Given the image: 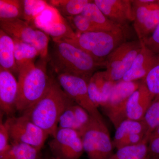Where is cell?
Returning a JSON list of instances; mask_svg holds the SVG:
<instances>
[{
	"instance_id": "cell-23",
	"label": "cell",
	"mask_w": 159,
	"mask_h": 159,
	"mask_svg": "<svg viewBox=\"0 0 159 159\" xmlns=\"http://www.w3.org/2000/svg\"><path fill=\"white\" fill-rule=\"evenodd\" d=\"M23 17V0H0V20Z\"/></svg>"
},
{
	"instance_id": "cell-22",
	"label": "cell",
	"mask_w": 159,
	"mask_h": 159,
	"mask_svg": "<svg viewBox=\"0 0 159 159\" xmlns=\"http://www.w3.org/2000/svg\"><path fill=\"white\" fill-rule=\"evenodd\" d=\"M148 145V142L144 141L139 145L122 147L108 159H147Z\"/></svg>"
},
{
	"instance_id": "cell-13",
	"label": "cell",
	"mask_w": 159,
	"mask_h": 159,
	"mask_svg": "<svg viewBox=\"0 0 159 159\" xmlns=\"http://www.w3.org/2000/svg\"><path fill=\"white\" fill-rule=\"evenodd\" d=\"M94 2L106 16L114 22L126 27L134 20L132 1L94 0Z\"/></svg>"
},
{
	"instance_id": "cell-24",
	"label": "cell",
	"mask_w": 159,
	"mask_h": 159,
	"mask_svg": "<svg viewBox=\"0 0 159 159\" xmlns=\"http://www.w3.org/2000/svg\"><path fill=\"white\" fill-rule=\"evenodd\" d=\"M143 121L146 127L145 138L148 142L151 134L159 126V95L154 98Z\"/></svg>"
},
{
	"instance_id": "cell-40",
	"label": "cell",
	"mask_w": 159,
	"mask_h": 159,
	"mask_svg": "<svg viewBox=\"0 0 159 159\" xmlns=\"http://www.w3.org/2000/svg\"></svg>"
},
{
	"instance_id": "cell-11",
	"label": "cell",
	"mask_w": 159,
	"mask_h": 159,
	"mask_svg": "<svg viewBox=\"0 0 159 159\" xmlns=\"http://www.w3.org/2000/svg\"><path fill=\"white\" fill-rule=\"evenodd\" d=\"M49 145L55 159H79L84 152L80 135L69 129L58 127Z\"/></svg>"
},
{
	"instance_id": "cell-10",
	"label": "cell",
	"mask_w": 159,
	"mask_h": 159,
	"mask_svg": "<svg viewBox=\"0 0 159 159\" xmlns=\"http://www.w3.org/2000/svg\"><path fill=\"white\" fill-rule=\"evenodd\" d=\"M142 80L127 81L121 80L116 83L108 100L102 108L115 128L126 119L125 106L129 97L139 89Z\"/></svg>"
},
{
	"instance_id": "cell-34",
	"label": "cell",
	"mask_w": 159,
	"mask_h": 159,
	"mask_svg": "<svg viewBox=\"0 0 159 159\" xmlns=\"http://www.w3.org/2000/svg\"><path fill=\"white\" fill-rule=\"evenodd\" d=\"M10 137L8 129L3 122L2 116L0 119V156L3 155L8 151L10 147L9 143Z\"/></svg>"
},
{
	"instance_id": "cell-20",
	"label": "cell",
	"mask_w": 159,
	"mask_h": 159,
	"mask_svg": "<svg viewBox=\"0 0 159 159\" xmlns=\"http://www.w3.org/2000/svg\"><path fill=\"white\" fill-rule=\"evenodd\" d=\"M41 151L28 144L11 142L9 150L0 159H41Z\"/></svg>"
},
{
	"instance_id": "cell-25",
	"label": "cell",
	"mask_w": 159,
	"mask_h": 159,
	"mask_svg": "<svg viewBox=\"0 0 159 159\" xmlns=\"http://www.w3.org/2000/svg\"><path fill=\"white\" fill-rule=\"evenodd\" d=\"M63 17L57 9L50 5L34 19L32 25L44 31Z\"/></svg>"
},
{
	"instance_id": "cell-2",
	"label": "cell",
	"mask_w": 159,
	"mask_h": 159,
	"mask_svg": "<svg viewBox=\"0 0 159 159\" xmlns=\"http://www.w3.org/2000/svg\"><path fill=\"white\" fill-rule=\"evenodd\" d=\"M53 42L48 59L57 75L70 74L82 77L89 82L96 70L104 66L84 51L66 41L57 40Z\"/></svg>"
},
{
	"instance_id": "cell-36",
	"label": "cell",
	"mask_w": 159,
	"mask_h": 159,
	"mask_svg": "<svg viewBox=\"0 0 159 159\" xmlns=\"http://www.w3.org/2000/svg\"><path fill=\"white\" fill-rule=\"evenodd\" d=\"M148 159L159 158V137L151 138L148 140Z\"/></svg>"
},
{
	"instance_id": "cell-32",
	"label": "cell",
	"mask_w": 159,
	"mask_h": 159,
	"mask_svg": "<svg viewBox=\"0 0 159 159\" xmlns=\"http://www.w3.org/2000/svg\"><path fill=\"white\" fill-rule=\"evenodd\" d=\"M146 141L145 133H134L130 134L124 138L120 143L116 146L117 149L125 147V146H133L139 145L142 142Z\"/></svg>"
},
{
	"instance_id": "cell-21",
	"label": "cell",
	"mask_w": 159,
	"mask_h": 159,
	"mask_svg": "<svg viewBox=\"0 0 159 159\" xmlns=\"http://www.w3.org/2000/svg\"><path fill=\"white\" fill-rule=\"evenodd\" d=\"M146 127L143 121H138L130 119H125L116 128L113 141V146L116 147L122 140L130 134H146Z\"/></svg>"
},
{
	"instance_id": "cell-12",
	"label": "cell",
	"mask_w": 159,
	"mask_h": 159,
	"mask_svg": "<svg viewBox=\"0 0 159 159\" xmlns=\"http://www.w3.org/2000/svg\"><path fill=\"white\" fill-rule=\"evenodd\" d=\"M18 84L14 74L0 67V108L1 113L8 117L16 111Z\"/></svg>"
},
{
	"instance_id": "cell-19",
	"label": "cell",
	"mask_w": 159,
	"mask_h": 159,
	"mask_svg": "<svg viewBox=\"0 0 159 159\" xmlns=\"http://www.w3.org/2000/svg\"><path fill=\"white\" fill-rule=\"evenodd\" d=\"M90 0H51L48 2L65 19L81 14Z\"/></svg>"
},
{
	"instance_id": "cell-9",
	"label": "cell",
	"mask_w": 159,
	"mask_h": 159,
	"mask_svg": "<svg viewBox=\"0 0 159 159\" xmlns=\"http://www.w3.org/2000/svg\"><path fill=\"white\" fill-rule=\"evenodd\" d=\"M56 80L64 92L76 104L87 111L93 118L103 120L89 97L88 81L82 77L68 74L57 75Z\"/></svg>"
},
{
	"instance_id": "cell-28",
	"label": "cell",
	"mask_w": 159,
	"mask_h": 159,
	"mask_svg": "<svg viewBox=\"0 0 159 159\" xmlns=\"http://www.w3.org/2000/svg\"><path fill=\"white\" fill-rule=\"evenodd\" d=\"M159 24V0H156L153 9L142 29L137 34L138 38L142 41L153 33Z\"/></svg>"
},
{
	"instance_id": "cell-3",
	"label": "cell",
	"mask_w": 159,
	"mask_h": 159,
	"mask_svg": "<svg viewBox=\"0 0 159 159\" xmlns=\"http://www.w3.org/2000/svg\"><path fill=\"white\" fill-rule=\"evenodd\" d=\"M48 57H41L37 64H32L19 72L16 107L22 114L37 103L50 87L53 77L48 75Z\"/></svg>"
},
{
	"instance_id": "cell-15",
	"label": "cell",
	"mask_w": 159,
	"mask_h": 159,
	"mask_svg": "<svg viewBox=\"0 0 159 159\" xmlns=\"http://www.w3.org/2000/svg\"><path fill=\"white\" fill-rule=\"evenodd\" d=\"M142 43V49L122 78L123 81L130 82L145 79L158 61L159 54L154 53Z\"/></svg>"
},
{
	"instance_id": "cell-18",
	"label": "cell",
	"mask_w": 159,
	"mask_h": 159,
	"mask_svg": "<svg viewBox=\"0 0 159 159\" xmlns=\"http://www.w3.org/2000/svg\"><path fill=\"white\" fill-rule=\"evenodd\" d=\"M16 63L20 70L34 63L36 57L40 55L39 51L34 46L13 39Z\"/></svg>"
},
{
	"instance_id": "cell-14",
	"label": "cell",
	"mask_w": 159,
	"mask_h": 159,
	"mask_svg": "<svg viewBox=\"0 0 159 159\" xmlns=\"http://www.w3.org/2000/svg\"><path fill=\"white\" fill-rule=\"evenodd\" d=\"M154 97L143 80L141 85L129 97L125 106L126 119L142 121Z\"/></svg>"
},
{
	"instance_id": "cell-7",
	"label": "cell",
	"mask_w": 159,
	"mask_h": 159,
	"mask_svg": "<svg viewBox=\"0 0 159 159\" xmlns=\"http://www.w3.org/2000/svg\"><path fill=\"white\" fill-rule=\"evenodd\" d=\"M0 27L12 38L34 46L41 58L48 57L49 36L45 32L20 19L0 20Z\"/></svg>"
},
{
	"instance_id": "cell-17",
	"label": "cell",
	"mask_w": 159,
	"mask_h": 159,
	"mask_svg": "<svg viewBox=\"0 0 159 159\" xmlns=\"http://www.w3.org/2000/svg\"><path fill=\"white\" fill-rule=\"evenodd\" d=\"M0 67L13 74H19L15 58L14 40L2 29H0Z\"/></svg>"
},
{
	"instance_id": "cell-16",
	"label": "cell",
	"mask_w": 159,
	"mask_h": 159,
	"mask_svg": "<svg viewBox=\"0 0 159 159\" xmlns=\"http://www.w3.org/2000/svg\"><path fill=\"white\" fill-rule=\"evenodd\" d=\"M88 18L99 31H125V27L109 19L92 1L89 3L81 13Z\"/></svg>"
},
{
	"instance_id": "cell-38",
	"label": "cell",
	"mask_w": 159,
	"mask_h": 159,
	"mask_svg": "<svg viewBox=\"0 0 159 159\" xmlns=\"http://www.w3.org/2000/svg\"><path fill=\"white\" fill-rule=\"evenodd\" d=\"M159 159V158H152V159Z\"/></svg>"
},
{
	"instance_id": "cell-30",
	"label": "cell",
	"mask_w": 159,
	"mask_h": 159,
	"mask_svg": "<svg viewBox=\"0 0 159 159\" xmlns=\"http://www.w3.org/2000/svg\"><path fill=\"white\" fill-rule=\"evenodd\" d=\"M72 106L69 107L60 117L58 127L74 129L77 131L80 134L83 129L77 121Z\"/></svg>"
},
{
	"instance_id": "cell-27",
	"label": "cell",
	"mask_w": 159,
	"mask_h": 159,
	"mask_svg": "<svg viewBox=\"0 0 159 159\" xmlns=\"http://www.w3.org/2000/svg\"><path fill=\"white\" fill-rule=\"evenodd\" d=\"M106 80L103 71L98 72L92 76L89 82V95L92 102L97 108L100 107L101 92Z\"/></svg>"
},
{
	"instance_id": "cell-4",
	"label": "cell",
	"mask_w": 159,
	"mask_h": 159,
	"mask_svg": "<svg viewBox=\"0 0 159 159\" xmlns=\"http://www.w3.org/2000/svg\"><path fill=\"white\" fill-rule=\"evenodd\" d=\"M126 40L125 31H122L86 32L77 34L73 39L62 40L79 48L105 66L107 57Z\"/></svg>"
},
{
	"instance_id": "cell-1",
	"label": "cell",
	"mask_w": 159,
	"mask_h": 159,
	"mask_svg": "<svg viewBox=\"0 0 159 159\" xmlns=\"http://www.w3.org/2000/svg\"><path fill=\"white\" fill-rule=\"evenodd\" d=\"M75 103L53 77L44 96L22 115L27 116L53 138L58 128L60 117L69 107Z\"/></svg>"
},
{
	"instance_id": "cell-6",
	"label": "cell",
	"mask_w": 159,
	"mask_h": 159,
	"mask_svg": "<svg viewBox=\"0 0 159 159\" xmlns=\"http://www.w3.org/2000/svg\"><path fill=\"white\" fill-rule=\"evenodd\" d=\"M142 46V42L138 39L125 42L115 49L105 61L106 70L103 72L106 79L114 82L122 80L141 51Z\"/></svg>"
},
{
	"instance_id": "cell-5",
	"label": "cell",
	"mask_w": 159,
	"mask_h": 159,
	"mask_svg": "<svg viewBox=\"0 0 159 159\" xmlns=\"http://www.w3.org/2000/svg\"><path fill=\"white\" fill-rule=\"evenodd\" d=\"M80 135L89 159H108L113 154V144L104 120L92 117Z\"/></svg>"
},
{
	"instance_id": "cell-29",
	"label": "cell",
	"mask_w": 159,
	"mask_h": 159,
	"mask_svg": "<svg viewBox=\"0 0 159 159\" xmlns=\"http://www.w3.org/2000/svg\"><path fill=\"white\" fill-rule=\"evenodd\" d=\"M77 34L86 32L100 31L92 22L82 14L66 19Z\"/></svg>"
},
{
	"instance_id": "cell-35",
	"label": "cell",
	"mask_w": 159,
	"mask_h": 159,
	"mask_svg": "<svg viewBox=\"0 0 159 159\" xmlns=\"http://www.w3.org/2000/svg\"><path fill=\"white\" fill-rule=\"evenodd\" d=\"M142 41L149 50L159 54V24L153 33Z\"/></svg>"
},
{
	"instance_id": "cell-33",
	"label": "cell",
	"mask_w": 159,
	"mask_h": 159,
	"mask_svg": "<svg viewBox=\"0 0 159 159\" xmlns=\"http://www.w3.org/2000/svg\"><path fill=\"white\" fill-rule=\"evenodd\" d=\"M72 107L77 121L82 126L83 131L90 122L92 117L88 112L87 111L76 103L72 105Z\"/></svg>"
},
{
	"instance_id": "cell-26",
	"label": "cell",
	"mask_w": 159,
	"mask_h": 159,
	"mask_svg": "<svg viewBox=\"0 0 159 159\" xmlns=\"http://www.w3.org/2000/svg\"><path fill=\"white\" fill-rule=\"evenodd\" d=\"M23 20L32 25L34 19L48 6V1L23 0Z\"/></svg>"
},
{
	"instance_id": "cell-37",
	"label": "cell",
	"mask_w": 159,
	"mask_h": 159,
	"mask_svg": "<svg viewBox=\"0 0 159 159\" xmlns=\"http://www.w3.org/2000/svg\"><path fill=\"white\" fill-rule=\"evenodd\" d=\"M156 137H159V126H158V127L152 132V133L151 134L150 137H149V139H151V138H156Z\"/></svg>"
},
{
	"instance_id": "cell-39",
	"label": "cell",
	"mask_w": 159,
	"mask_h": 159,
	"mask_svg": "<svg viewBox=\"0 0 159 159\" xmlns=\"http://www.w3.org/2000/svg\"><path fill=\"white\" fill-rule=\"evenodd\" d=\"M50 159H55L54 158H53V157H52V158H51Z\"/></svg>"
},
{
	"instance_id": "cell-8",
	"label": "cell",
	"mask_w": 159,
	"mask_h": 159,
	"mask_svg": "<svg viewBox=\"0 0 159 159\" xmlns=\"http://www.w3.org/2000/svg\"><path fill=\"white\" fill-rule=\"evenodd\" d=\"M4 123L11 142L25 143L41 150L50 136L24 115L8 117Z\"/></svg>"
},
{
	"instance_id": "cell-31",
	"label": "cell",
	"mask_w": 159,
	"mask_h": 159,
	"mask_svg": "<svg viewBox=\"0 0 159 159\" xmlns=\"http://www.w3.org/2000/svg\"><path fill=\"white\" fill-rule=\"evenodd\" d=\"M143 80L154 97L159 95V58L156 64Z\"/></svg>"
}]
</instances>
